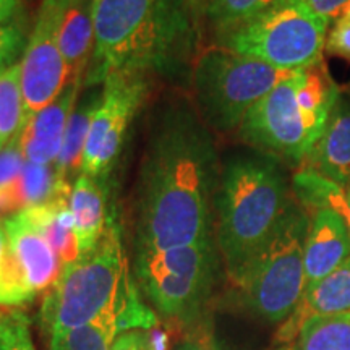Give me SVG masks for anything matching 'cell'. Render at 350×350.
Segmentation results:
<instances>
[{
	"label": "cell",
	"instance_id": "33",
	"mask_svg": "<svg viewBox=\"0 0 350 350\" xmlns=\"http://www.w3.org/2000/svg\"><path fill=\"white\" fill-rule=\"evenodd\" d=\"M16 7H18V0H0V23L10 21L15 15Z\"/></svg>",
	"mask_w": 350,
	"mask_h": 350
},
{
	"label": "cell",
	"instance_id": "32",
	"mask_svg": "<svg viewBox=\"0 0 350 350\" xmlns=\"http://www.w3.org/2000/svg\"><path fill=\"white\" fill-rule=\"evenodd\" d=\"M306 2L318 15L325 16L329 23L340 18L350 7V0H306Z\"/></svg>",
	"mask_w": 350,
	"mask_h": 350
},
{
	"label": "cell",
	"instance_id": "24",
	"mask_svg": "<svg viewBox=\"0 0 350 350\" xmlns=\"http://www.w3.org/2000/svg\"><path fill=\"white\" fill-rule=\"evenodd\" d=\"M34 297L36 294L29 288L12 250L3 221H0V306L20 308L29 304Z\"/></svg>",
	"mask_w": 350,
	"mask_h": 350
},
{
	"label": "cell",
	"instance_id": "10",
	"mask_svg": "<svg viewBox=\"0 0 350 350\" xmlns=\"http://www.w3.org/2000/svg\"><path fill=\"white\" fill-rule=\"evenodd\" d=\"M148 75L111 73L90 122L83 150L81 174L104 178L119 157L126 130L142 107L148 93Z\"/></svg>",
	"mask_w": 350,
	"mask_h": 350
},
{
	"label": "cell",
	"instance_id": "35",
	"mask_svg": "<svg viewBox=\"0 0 350 350\" xmlns=\"http://www.w3.org/2000/svg\"><path fill=\"white\" fill-rule=\"evenodd\" d=\"M342 16H345V18H349V20H350V7L347 8V10H345V13H344Z\"/></svg>",
	"mask_w": 350,
	"mask_h": 350
},
{
	"label": "cell",
	"instance_id": "22",
	"mask_svg": "<svg viewBox=\"0 0 350 350\" xmlns=\"http://www.w3.org/2000/svg\"><path fill=\"white\" fill-rule=\"evenodd\" d=\"M119 313H107L85 326L49 336V350H111L119 334Z\"/></svg>",
	"mask_w": 350,
	"mask_h": 350
},
{
	"label": "cell",
	"instance_id": "7",
	"mask_svg": "<svg viewBox=\"0 0 350 350\" xmlns=\"http://www.w3.org/2000/svg\"><path fill=\"white\" fill-rule=\"evenodd\" d=\"M329 25L306 0H279L217 38L219 46L235 54L297 72L323 62Z\"/></svg>",
	"mask_w": 350,
	"mask_h": 350
},
{
	"label": "cell",
	"instance_id": "20",
	"mask_svg": "<svg viewBox=\"0 0 350 350\" xmlns=\"http://www.w3.org/2000/svg\"><path fill=\"white\" fill-rule=\"evenodd\" d=\"M28 117L20 64H12L0 73V150L20 137Z\"/></svg>",
	"mask_w": 350,
	"mask_h": 350
},
{
	"label": "cell",
	"instance_id": "5",
	"mask_svg": "<svg viewBox=\"0 0 350 350\" xmlns=\"http://www.w3.org/2000/svg\"><path fill=\"white\" fill-rule=\"evenodd\" d=\"M133 288L119 226L111 216L93 250L64 266L59 281L47 291L41 325L52 336L85 326L107 313H120Z\"/></svg>",
	"mask_w": 350,
	"mask_h": 350
},
{
	"label": "cell",
	"instance_id": "37",
	"mask_svg": "<svg viewBox=\"0 0 350 350\" xmlns=\"http://www.w3.org/2000/svg\"><path fill=\"white\" fill-rule=\"evenodd\" d=\"M5 68H7V67H0V73H2V72H3V70H5Z\"/></svg>",
	"mask_w": 350,
	"mask_h": 350
},
{
	"label": "cell",
	"instance_id": "14",
	"mask_svg": "<svg viewBox=\"0 0 350 350\" xmlns=\"http://www.w3.org/2000/svg\"><path fill=\"white\" fill-rule=\"evenodd\" d=\"M2 221L12 250L29 288L34 294L49 291L59 281L64 269L54 248L26 221L20 211L3 217Z\"/></svg>",
	"mask_w": 350,
	"mask_h": 350
},
{
	"label": "cell",
	"instance_id": "34",
	"mask_svg": "<svg viewBox=\"0 0 350 350\" xmlns=\"http://www.w3.org/2000/svg\"><path fill=\"white\" fill-rule=\"evenodd\" d=\"M204 2H206V0H191V3H193L195 8H201L204 5Z\"/></svg>",
	"mask_w": 350,
	"mask_h": 350
},
{
	"label": "cell",
	"instance_id": "8",
	"mask_svg": "<svg viewBox=\"0 0 350 350\" xmlns=\"http://www.w3.org/2000/svg\"><path fill=\"white\" fill-rule=\"evenodd\" d=\"M291 73L226 47H209L198 55L191 70L201 119L221 133L240 129L252 107Z\"/></svg>",
	"mask_w": 350,
	"mask_h": 350
},
{
	"label": "cell",
	"instance_id": "23",
	"mask_svg": "<svg viewBox=\"0 0 350 350\" xmlns=\"http://www.w3.org/2000/svg\"><path fill=\"white\" fill-rule=\"evenodd\" d=\"M297 350H350V312L310 318L301 326Z\"/></svg>",
	"mask_w": 350,
	"mask_h": 350
},
{
	"label": "cell",
	"instance_id": "17",
	"mask_svg": "<svg viewBox=\"0 0 350 350\" xmlns=\"http://www.w3.org/2000/svg\"><path fill=\"white\" fill-rule=\"evenodd\" d=\"M306 167L350 187V104L340 100L325 131L306 156Z\"/></svg>",
	"mask_w": 350,
	"mask_h": 350
},
{
	"label": "cell",
	"instance_id": "28",
	"mask_svg": "<svg viewBox=\"0 0 350 350\" xmlns=\"http://www.w3.org/2000/svg\"><path fill=\"white\" fill-rule=\"evenodd\" d=\"M325 49L331 55L350 60V20L345 16L336 20L334 26L326 38Z\"/></svg>",
	"mask_w": 350,
	"mask_h": 350
},
{
	"label": "cell",
	"instance_id": "30",
	"mask_svg": "<svg viewBox=\"0 0 350 350\" xmlns=\"http://www.w3.org/2000/svg\"><path fill=\"white\" fill-rule=\"evenodd\" d=\"M111 350H156L152 347L150 331L126 329L117 334Z\"/></svg>",
	"mask_w": 350,
	"mask_h": 350
},
{
	"label": "cell",
	"instance_id": "9",
	"mask_svg": "<svg viewBox=\"0 0 350 350\" xmlns=\"http://www.w3.org/2000/svg\"><path fill=\"white\" fill-rule=\"evenodd\" d=\"M213 240L167 248L137 252L139 287L163 317L193 321L211 294L216 275Z\"/></svg>",
	"mask_w": 350,
	"mask_h": 350
},
{
	"label": "cell",
	"instance_id": "12",
	"mask_svg": "<svg viewBox=\"0 0 350 350\" xmlns=\"http://www.w3.org/2000/svg\"><path fill=\"white\" fill-rule=\"evenodd\" d=\"M80 88L81 77L72 78L54 103L28 117L18 137L26 163L54 165L62 148L68 120L78 103Z\"/></svg>",
	"mask_w": 350,
	"mask_h": 350
},
{
	"label": "cell",
	"instance_id": "18",
	"mask_svg": "<svg viewBox=\"0 0 350 350\" xmlns=\"http://www.w3.org/2000/svg\"><path fill=\"white\" fill-rule=\"evenodd\" d=\"M68 208L83 255L96 247L111 219L107 214L106 188L100 183V178L80 174L72 187Z\"/></svg>",
	"mask_w": 350,
	"mask_h": 350
},
{
	"label": "cell",
	"instance_id": "2",
	"mask_svg": "<svg viewBox=\"0 0 350 350\" xmlns=\"http://www.w3.org/2000/svg\"><path fill=\"white\" fill-rule=\"evenodd\" d=\"M191 0H94L90 83L111 73L172 72L195 42Z\"/></svg>",
	"mask_w": 350,
	"mask_h": 350
},
{
	"label": "cell",
	"instance_id": "13",
	"mask_svg": "<svg viewBox=\"0 0 350 350\" xmlns=\"http://www.w3.org/2000/svg\"><path fill=\"white\" fill-rule=\"evenodd\" d=\"M350 256V234L344 221L329 209L313 211L305 239V288L314 286Z\"/></svg>",
	"mask_w": 350,
	"mask_h": 350
},
{
	"label": "cell",
	"instance_id": "36",
	"mask_svg": "<svg viewBox=\"0 0 350 350\" xmlns=\"http://www.w3.org/2000/svg\"><path fill=\"white\" fill-rule=\"evenodd\" d=\"M279 350H297V349H292V347H287V349H279Z\"/></svg>",
	"mask_w": 350,
	"mask_h": 350
},
{
	"label": "cell",
	"instance_id": "31",
	"mask_svg": "<svg viewBox=\"0 0 350 350\" xmlns=\"http://www.w3.org/2000/svg\"><path fill=\"white\" fill-rule=\"evenodd\" d=\"M175 350H222L219 347V344L214 339L213 332L206 329V327L200 326L188 334V338L183 340L182 344H178V347Z\"/></svg>",
	"mask_w": 350,
	"mask_h": 350
},
{
	"label": "cell",
	"instance_id": "4",
	"mask_svg": "<svg viewBox=\"0 0 350 350\" xmlns=\"http://www.w3.org/2000/svg\"><path fill=\"white\" fill-rule=\"evenodd\" d=\"M338 103V85L325 64L297 70L252 107L239 129L240 138L266 154L301 163Z\"/></svg>",
	"mask_w": 350,
	"mask_h": 350
},
{
	"label": "cell",
	"instance_id": "1",
	"mask_svg": "<svg viewBox=\"0 0 350 350\" xmlns=\"http://www.w3.org/2000/svg\"><path fill=\"white\" fill-rule=\"evenodd\" d=\"M217 180L208 126L187 104L165 107L139 169L137 252L211 239V198Z\"/></svg>",
	"mask_w": 350,
	"mask_h": 350
},
{
	"label": "cell",
	"instance_id": "16",
	"mask_svg": "<svg viewBox=\"0 0 350 350\" xmlns=\"http://www.w3.org/2000/svg\"><path fill=\"white\" fill-rule=\"evenodd\" d=\"M57 16V39L70 78L83 77L94 51V0H54Z\"/></svg>",
	"mask_w": 350,
	"mask_h": 350
},
{
	"label": "cell",
	"instance_id": "25",
	"mask_svg": "<svg viewBox=\"0 0 350 350\" xmlns=\"http://www.w3.org/2000/svg\"><path fill=\"white\" fill-rule=\"evenodd\" d=\"M275 2L279 0H206L201 12L219 36L265 12Z\"/></svg>",
	"mask_w": 350,
	"mask_h": 350
},
{
	"label": "cell",
	"instance_id": "29",
	"mask_svg": "<svg viewBox=\"0 0 350 350\" xmlns=\"http://www.w3.org/2000/svg\"><path fill=\"white\" fill-rule=\"evenodd\" d=\"M23 36L20 29L10 21L0 23V67H10V60L20 52Z\"/></svg>",
	"mask_w": 350,
	"mask_h": 350
},
{
	"label": "cell",
	"instance_id": "6",
	"mask_svg": "<svg viewBox=\"0 0 350 350\" xmlns=\"http://www.w3.org/2000/svg\"><path fill=\"white\" fill-rule=\"evenodd\" d=\"M310 216L291 200L273 235L252 258L237 278L245 308L268 323H279L294 313L305 292V239Z\"/></svg>",
	"mask_w": 350,
	"mask_h": 350
},
{
	"label": "cell",
	"instance_id": "27",
	"mask_svg": "<svg viewBox=\"0 0 350 350\" xmlns=\"http://www.w3.org/2000/svg\"><path fill=\"white\" fill-rule=\"evenodd\" d=\"M25 164L26 159L20 150L18 138L0 150V190L8 188L18 178Z\"/></svg>",
	"mask_w": 350,
	"mask_h": 350
},
{
	"label": "cell",
	"instance_id": "3",
	"mask_svg": "<svg viewBox=\"0 0 350 350\" xmlns=\"http://www.w3.org/2000/svg\"><path fill=\"white\" fill-rule=\"evenodd\" d=\"M217 247L230 281L268 242L291 203L286 178L271 159L237 157L217 183Z\"/></svg>",
	"mask_w": 350,
	"mask_h": 350
},
{
	"label": "cell",
	"instance_id": "19",
	"mask_svg": "<svg viewBox=\"0 0 350 350\" xmlns=\"http://www.w3.org/2000/svg\"><path fill=\"white\" fill-rule=\"evenodd\" d=\"M292 188L305 209H329L342 219L350 234V187L340 185L317 170L304 167L292 178Z\"/></svg>",
	"mask_w": 350,
	"mask_h": 350
},
{
	"label": "cell",
	"instance_id": "15",
	"mask_svg": "<svg viewBox=\"0 0 350 350\" xmlns=\"http://www.w3.org/2000/svg\"><path fill=\"white\" fill-rule=\"evenodd\" d=\"M350 312V256L338 269L314 286L305 288L294 313L278 331L279 342H292L299 338L301 326L314 317H327Z\"/></svg>",
	"mask_w": 350,
	"mask_h": 350
},
{
	"label": "cell",
	"instance_id": "26",
	"mask_svg": "<svg viewBox=\"0 0 350 350\" xmlns=\"http://www.w3.org/2000/svg\"><path fill=\"white\" fill-rule=\"evenodd\" d=\"M0 350H36L29 319L20 310H0Z\"/></svg>",
	"mask_w": 350,
	"mask_h": 350
},
{
	"label": "cell",
	"instance_id": "11",
	"mask_svg": "<svg viewBox=\"0 0 350 350\" xmlns=\"http://www.w3.org/2000/svg\"><path fill=\"white\" fill-rule=\"evenodd\" d=\"M20 75L28 116L54 103L72 80L57 39L54 0L41 2L36 25L21 57Z\"/></svg>",
	"mask_w": 350,
	"mask_h": 350
},
{
	"label": "cell",
	"instance_id": "21",
	"mask_svg": "<svg viewBox=\"0 0 350 350\" xmlns=\"http://www.w3.org/2000/svg\"><path fill=\"white\" fill-rule=\"evenodd\" d=\"M98 99H78V107L73 109L72 117L68 120L67 131H65L62 148H60L59 156L54 163L55 177L67 180L68 175H72L77 170L81 172V159L83 150L90 130V122L93 117V112L98 106Z\"/></svg>",
	"mask_w": 350,
	"mask_h": 350
}]
</instances>
